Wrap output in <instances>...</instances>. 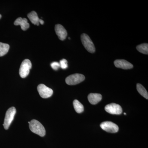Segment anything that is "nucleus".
Masks as SVG:
<instances>
[{"label":"nucleus","mask_w":148,"mask_h":148,"mask_svg":"<svg viewBox=\"0 0 148 148\" xmlns=\"http://www.w3.org/2000/svg\"><path fill=\"white\" fill-rule=\"evenodd\" d=\"M15 26H21V29L23 31H26L29 29L30 25L28 22V20L26 18H22L18 17L14 22Z\"/></svg>","instance_id":"nucleus-11"},{"label":"nucleus","mask_w":148,"mask_h":148,"mask_svg":"<svg viewBox=\"0 0 148 148\" xmlns=\"http://www.w3.org/2000/svg\"><path fill=\"white\" fill-rule=\"evenodd\" d=\"M89 103L92 105H95L100 102L102 100V96L99 93H91L88 97Z\"/></svg>","instance_id":"nucleus-12"},{"label":"nucleus","mask_w":148,"mask_h":148,"mask_svg":"<svg viewBox=\"0 0 148 148\" xmlns=\"http://www.w3.org/2000/svg\"><path fill=\"white\" fill-rule=\"evenodd\" d=\"M39 23L42 25H43L44 24V21L43 20H42V19H39Z\"/></svg>","instance_id":"nucleus-20"},{"label":"nucleus","mask_w":148,"mask_h":148,"mask_svg":"<svg viewBox=\"0 0 148 148\" xmlns=\"http://www.w3.org/2000/svg\"><path fill=\"white\" fill-rule=\"evenodd\" d=\"M81 39L83 45L87 51L91 53L95 52V49L94 44L88 35L86 34H82L81 36Z\"/></svg>","instance_id":"nucleus-3"},{"label":"nucleus","mask_w":148,"mask_h":148,"mask_svg":"<svg viewBox=\"0 0 148 148\" xmlns=\"http://www.w3.org/2000/svg\"><path fill=\"white\" fill-rule=\"evenodd\" d=\"M60 68L63 69H66L68 68V61L65 59H63L61 60L59 62Z\"/></svg>","instance_id":"nucleus-18"},{"label":"nucleus","mask_w":148,"mask_h":148,"mask_svg":"<svg viewBox=\"0 0 148 148\" xmlns=\"http://www.w3.org/2000/svg\"><path fill=\"white\" fill-rule=\"evenodd\" d=\"M84 79V76L82 74H75L67 77L66 79V82L69 85H75L82 82Z\"/></svg>","instance_id":"nucleus-5"},{"label":"nucleus","mask_w":148,"mask_h":148,"mask_svg":"<svg viewBox=\"0 0 148 148\" xmlns=\"http://www.w3.org/2000/svg\"><path fill=\"white\" fill-rule=\"evenodd\" d=\"M32 64L29 59H25L21 63L19 69V73L20 77L22 78L26 77L29 75L32 69Z\"/></svg>","instance_id":"nucleus-4"},{"label":"nucleus","mask_w":148,"mask_h":148,"mask_svg":"<svg viewBox=\"0 0 148 148\" xmlns=\"http://www.w3.org/2000/svg\"><path fill=\"white\" fill-rule=\"evenodd\" d=\"M28 18L32 22V24L34 25L39 26V19L36 12L35 11H32V12L28 14L27 15Z\"/></svg>","instance_id":"nucleus-13"},{"label":"nucleus","mask_w":148,"mask_h":148,"mask_svg":"<svg viewBox=\"0 0 148 148\" xmlns=\"http://www.w3.org/2000/svg\"><path fill=\"white\" fill-rule=\"evenodd\" d=\"M124 115H126V113H124Z\"/></svg>","instance_id":"nucleus-22"},{"label":"nucleus","mask_w":148,"mask_h":148,"mask_svg":"<svg viewBox=\"0 0 148 148\" xmlns=\"http://www.w3.org/2000/svg\"><path fill=\"white\" fill-rule=\"evenodd\" d=\"M100 126L103 130L110 133H116L119 129L116 124L111 121L103 122L100 125Z\"/></svg>","instance_id":"nucleus-6"},{"label":"nucleus","mask_w":148,"mask_h":148,"mask_svg":"<svg viewBox=\"0 0 148 148\" xmlns=\"http://www.w3.org/2000/svg\"><path fill=\"white\" fill-rule=\"evenodd\" d=\"M115 66L117 68L123 69H132L133 66L131 63L123 59H118L114 62Z\"/></svg>","instance_id":"nucleus-10"},{"label":"nucleus","mask_w":148,"mask_h":148,"mask_svg":"<svg viewBox=\"0 0 148 148\" xmlns=\"http://www.w3.org/2000/svg\"><path fill=\"white\" fill-rule=\"evenodd\" d=\"M10 46L7 44L0 42V56L5 55L8 52Z\"/></svg>","instance_id":"nucleus-16"},{"label":"nucleus","mask_w":148,"mask_h":148,"mask_svg":"<svg viewBox=\"0 0 148 148\" xmlns=\"http://www.w3.org/2000/svg\"><path fill=\"white\" fill-rule=\"evenodd\" d=\"M16 113V110L14 107H11L6 112L4 121L3 124L5 130H8L9 127L12 122L14 119V116Z\"/></svg>","instance_id":"nucleus-2"},{"label":"nucleus","mask_w":148,"mask_h":148,"mask_svg":"<svg viewBox=\"0 0 148 148\" xmlns=\"http://www.w3.org/2000/svg\"><path fill=\"white\" fill-rule=\"evenodd\" d=\"M137 89L139 93L145 98L146 99H148V93L147 91L146 90L145 88L142 85L140 84H138L137 85Z\"/></svg>","instance_id":"nucleus-15"},{"label":"nucleus","mask_w":148,"mask_h":148,"mask_svg":"<svg viewBox=\"0 0 148 148\" xmlns=\"http://www.w3.org/2000/svg\"><path fill=\"white\" fill-rule=\"evenodd\" d=\"M39 95L43 98H47L50 97L53 93L52 89L46 86L45 85L40 84L37 87Z\"/></svg>","instance_id":"nucleus-7"},{"label":"nucleus","mask_w":148,"mask_h":148,"mask_svg":"<svg viewBox=\"0 0 148 148\" xmlns=\"http://www.w3.org/2000/svg\"><path fill=\"white\" fill-rule=\"evenodd\" d=\"M137 50L140 53L145 54H148V45L147 43L142 44L138 45L136 47Z\"/></svg>","instance_id":"nucleus-17"},{"label":"nucleus","mask_w":148,"mask_h":148,"mask_svg":"<svg viewBox=\"0 0 148 148\" xmlns=\"http://www.w3.org/2000/svg\"><path fill=\"white\" fill-rule=\"evenodd\" d=\"M73 104L74 109L77 113H81L83 112L84 110V106L78 100H74Z\"/></svg>","instance_id":"nucleus-14"},{"label":"nucleus","mask_w":148,"mask_h":148,"mask_svg":"<svg viewBox=\"0 0 148 148\" xmlns=\"http://www.w3.org/2000/svg\"><path fill=\"white\" fill-rule=\"evenodd\" d=\"M29 124V128L32 132L41 137H44L45 135V128L39 121L33 119L30 121Z\"/></svg>","instance_id":"nucleus-1"},{"label":"nucleus","mask_w":148,"mask_h":148,"mask_svg":"<svg viewBox=\"0 0 148 148\" xmlns=\"http://www.w3.org/2000/svg\"><path fill=\"white\" fill-rule=\"evenodd\" d=\"M1 14H0V19H1Z\"/></svg>","instance_id":"nucleus-21"},{"label":"nucleus","mask_w":148,"mask_h":148,"mask_svg":"<svg viewBox=\"0 0 148 148\" xmlns=\"http://www.w3.org/2000/svg\"><path fill=\"white\" fill-rule=\"evenodd\" d=\"M55 30L59 39L62 41L66 39L67 36V32L63 26L61 24H56L55 26Z\"/></svg>","instance_id":"nucleus-9"},{"label":"nucleus","mask_w":148,"mask_h":148,"mask_svg":"<svg viewBox=\"0 0 148 148\" xmlns=\"http://www.w3.org/2000/svg\"><path fill=\"white\" fill-rule=\"evenodd\" d=\"M105 110L112 114L119 115L122 113V109L120 106L116 103H111L105 107Z\"/></svg>","instance_id":"nucleus-8"},{"label":"nucleus","mask_w":148,"mask_h":148,"mask_svg":"<svg viewBox=\"0 0 148 148\" xmlns=\"http://www.w3.org/2000/svg\"><path fill=\"white\" fill-rule=\"evenodd\" d=\"M51 66L52 69L55 71H57L60 68V65L59 63L57 62H53L51 64Z\"/></svg>","instance_id":"nucleus-19"}]
</instances>
